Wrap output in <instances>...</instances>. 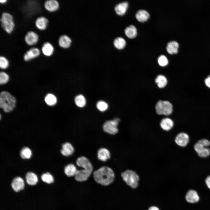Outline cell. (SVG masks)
<instances>
[{"instance_id":"1","label":"cell","mask_w":210,"mask_h":210,"mask_svg":"<svg viewBox=\"0 0 210 210\" xmlns=\"http://www.w3.org/2000/svg\"><path fill=\"white\" fill-rule=\"evenodd\" d=\"M95 181L102 186H107L114 181L115 175L113 170L106 166L102 167L95 171L93 173Z\"/></svg>"},{"instance_id":"2","label":"cell","mask_w":210,"mask_h":210,"mask_svg":"<svg viewBox=\"0 0 210 210\" xmlns=\"http://www.w3.org/2000/svg\"><path fill=\"white\" fill-rule=\"evenodd\" d=\"M16 100L14 97L6 91L0 94V107L6 112H9L15 107Z\"/></svg>"},{"instance_id":"3","label":"cell","mask_w":210,"mask_h":210,"mask_svg":"<svg viewBox=\"0 0 210 210\" xmlns=\"http://www.w3.org/2000/svg\"><path fill=\"white\" fill-rule=\"evenodd\" d=\"M0 13V26L6 33L11 34L15 26L13 15L7 12Z\"/></svg>"},{"instance_id":"4","label":"cell","mask_w":210,"mask_h":210,"mask_svg":"<svg viewBox=\"0 0 210 210\" xmlns=\"http://www.w3.org/2000/svg\"><path fill=\"white\" fill-rule=\"evenodd\" d=\"M121 176L124 181L128 186L134 189L137 187L139 178L135 172L127 170L123 172Z\"/></svg>"},{"instance_id":"5","label":"cell","mask_w":210,"mask_h":210,"mask_svg":"<svg viewBox=\"0 0 210 210\" xmlns=\"http://www.w3.org/2000/svg\"><path fill=\"white\" fill-rule=\"evenodd\" d=\"M155 108L156 113L160 115H170L173 110L172 104L167 101H158L156 103Z\"/></svg>"},{"instance_id":"6","label":"cell","mask_w":210,"mask_h":210,"mask_svg":"<svg viewBox=\"0 0 210 210\" xmlns=\"http://www.w3.org/2000/svg\"><path fill=\"white\" fill-rule=\"evenodd\" d=\"M120 121V120L118 118H115L113 120L106 121L103 125L104 131L111 135L117 134L118 132L117 127Z\"/></svg>"},{"instance_id":"7","label":"cell","mask_w":210,"mask_h":210,"mask_svg":"<svg viewBox=\"0 0 210 210\" xmlns=\"http://www.w3.org/2000/svg\"><path fill=\"white\" fill-rule=\"evenodd\" d=\"M41 53V48L34 46H32L24 53L23 59L25 62H29L38 57Z\"/></svg>"},{"instance_id":"8","label":"cell","mask_w":210,"mask_h":210,"mask_svg":"<svg viewBox=\"0 0 210 210\" xmlns=\"http://www.w3.org/2000/svg\"><path fill=\"white\" fill-rule=\"evenodd\" d=\"M39 39L38 35L33 31H29L27 32L24 37V40L26 43L31 47L36 45Z\"/></svg>"},{"instance_id":"9","label":"cell","mask_w":210,"mask_h":210,"mask_svg":"<svg viewBox=\"0 0 210 210\" xmlns=\"http://www.w3.org/2000/svg\"><path fill=\"white\" fill-rule=\"evenodd\" d=\"M44 7L48 12L53 13L59 9L60 4L57 0H46L44 2Z\"/></svg>"},{"instance_id":"10","label":"cell","mask_w":210,"mask_h":210,"mask_svg":"<svg viewBox=\"0 0 210 210\" xmlns=\"http://www.w3.org/2000/svg\"><path fill=\"white\" fill-rule=\"evenodd\" d=\"M175 141L178 146L183 147L186 146L189 141V135L185 132H181L176 136Z\"/></svg>"},{"instance_id":"11","label":"cell","mask_w":210,"mask_h":210,"mask_svg":"<svg viewBox=\"0 0 210 210\" xmlns=\"http://www.w3.org/2000/svg\"><path fill=\"white\" fill-rule=\"evenodd\" d=\"M76 163L79 167L92 172V165L88 159L85 157L81 156L78 158L76 161Z\"/></svg>"},{"instance_id":"12","label":"cell","mask_w":210,"mask_h":210,"mask_svg":"<svg viewBox=\"0 0 210 210\" xmlns=\"http://www.w3.org/2000/svg\"><path fill=\"white\" fill-rule=\"evenodd\" d=\"M186 201L190 203H196L198 202L200 197L197 192L193 189H190L187 192L185 196Z\"/></svg>"},{"instance_id":"13","label":"cell","mask_w":210,"mask_h":210,"mask_svg":"<svg viewBox=\"0 0 210 210\" xmlns=\"http://www.w3.org/2000/svg\"><path fill=\"white\" fill-rule=\"evenodd\" d=\"M41 50L42 53L45 56L50 57L52 56L54 52L53 45L50 42L46 41L42 44Z\"/></svg>"},{"instance_id":"14","label":"cell","mask_w":210,"mask_h":210,"mask_svg":"<svg viewBox=\"0 0 210 210\" xmlns=\"http://www.w3.org/2000/svg\"><path fill=\"white\" fill-rule=\"evenodd\" d=\"M49 21L48 19L43 16L37 17L35 21V25L36 28L41 31H44L47 28Z\"/></svg>"},{"instance_id":"15","label":"cell","mask_w":210,"mask_h":210,"mask_svg":"<svg viewBox=\"0 0 210 210\" xmlns=\"http://www.w3.org/2000/svg\"><path fill=\"white\" fill-rule=\"evenodd\" d=\"M92 172L85 169L77 170L75 176V179L79 182L87 181L90 176Z\"/></svg>"},{"instance_id":"16","label":"cell","mask_w":210,"mask_h":210,"mask_svg":"<svg viewBox=\"0 0 210 210\" xmlns=\"http://www.w3.org/2000/svg\"><path fill=\"white\" fill-rule=\"evenodd\" d=\"M11 186L13 190L16 192L23 190L24 187L23 180L20 177H15L12 181Z\"/></svg>"},{"instance_id":"17","label":"cell","mask_w":210,"mask_h":210,"mask_svg":"<svg viewBox=\"0 0 210 210\" xmlns=\"http://www.w3.org/2000/svg\"><path fill=\"white\" fill-rule=\"evenodd\" d=\"M58 42L60 47L66 49L70 46L71 41L68 36L65 34H63L59 37Z\"/></svg>"},{"instance_id":"18","label":"cell","mask_w":210,"mask_h":210,"mask_svg":"<svg viewBox=\"0 0 210 210\" xmlns=\"http://www.w3.org/2000/svg\"><path fill=\"white\" fill-rule=\"evenodd\" d=\"M74 151V148L70 143L66 142L62 145L61 153L63 155L69 156L73 154Z\"/></svg>"},{"instance_id":"19","label":"cell","mask_w":210,"mask_h":210,"mask_svg":"<svg viewBox=\"0 0 210 210\" xmlns=\"http://www.w3.org/2000/svg\"><path fill=\"white\" fill-rule=\"evenodd\" d=\"M97 157L100 160L105 162L110 158V153L106 148H101L99 149L97 151Z\"/></svg>"},{"instance_id":"20","label":"cell","mask_w":210,"mask_h":210,"mask_svg":"<svg viewBox=\"0 0 210 210\" xmlns=\"http://www.w3.org/2000/svg\"><path fill=\"white\" fill-rule=\"evenodd\" d=\"M173 121L170 118H166L162 119L160 123V126L164 130L169 131L174 126Z\"/></svg>"},{"instance_id":"21","label":"cell","mask_w":210,"mask_h":210,"mask_svg":"<svg viewBox=\"0 0 210 210\" xmlns=\"http://www.w3.org/2000/svg\"><path fill=\"white\" fill-rule=\"evenodd\" d=\"M178 48L179 44L177 42L172 41L167 43L166 49L167 52L170 54H176L178 52Z\"/></svg>"},{"instance_id":"22","label":"cell","mask_w":210,"mask_h":210,"mask_svg":"<svg viewBox=\"0 0 210 210\" xmlns=\"http://www.w3.org/2000/svg\"><path fill=\"white\" fill-rule=\"evenodd\" d=\"M135 16L136 19L141 22H144L146 21L150 17V15L146 10L141 9L136 12Z\"/></svg>"},{"instance_id":"23","label":"cell","mask_w":210,"mask_h":210,"mask_svg":"<svg viewBox=\"0 0 210 210\" xmlns=\"http://www.w3.org/2000/svg\"><path fill=\"white\" fill-rule=\"evenodd\" d=\"M128 5V3L127 1L123 2L116 5L115 8L116 13L120 15H124L127 10Z\"/></svg>"},{"instance_id":"24","label":"cell","mask_w":210,"mask_h":210,"mask_svg":"<svg viewBox=\"0 0 210 210\" xmlns=\"http://www.w3.org/2000/svg\"><path fill=\"white\" fill-rule=\"evenodd\" d=\"M210 146V141L206 139H202L199 140L194 145V149L197 153L204 147H208Z\"/></svg>"},{"instance_id":"25","label":"cell","mask_w":210,"mask_h":210,"mask_svg":"<svg viewBox=\"0 0 210 210\" xmlns=\"http://www.w3.org/2000/svg\"><path fill=\"white\" fill-rule=\"evenodd\" d=\"M77 171L76 167L73 164H67L64 168V172L68 177L75 176Z\"/></svg>"},{"instance_id":"26","label":"cell","mask_w":210,"mask_h":210,"mask_svg":"<svg viewBox=\"0 0 210 210\" xmlns=\"http://www.w3.org/2000/svg\"><path fill=\"white\" fill-rule=\"evenodd\" d=\"M27 183L30 185H34L37 182L38 179L36 175L32 172H27L25 176Z\"/></svg>"},{"instance_id":"27","label":"cell","mask_w":210,"mask_h":210,"mask_svg":"<svg viewBox=\"0 0 210 210\" xmlns=\"http://www.w3.org/2000/svg\"><path fill=\"white\" fill-rule=\"evenodd\" d=\"M126 35L129 38H133L136 37L137 35V30L133 25H131L127 27L125 30Z\"/></svg>"},{"instance_id":"28","label":"cell","mask_w":210,"mask_h":210,"mask_svg":"<svg viewBox=\"0 0 210 210\" xmlns=\"http://www.w3.org/2000/svg\"><path fill=\"white\" fill-rule=\"evenodd\" d=\"M155 82L159 88H162L166 86L167 84V80L164 76L162 75H159L156 77Z\"/></svg>"},{"instance_id":"29","label":"cell","mask_w":210,"mask_h":210,"mask_svg":"<svg viewBox=\"0 0 210 210\" xmlns=\"http://www.w3.org/2000/svg\"><path fill=\"white\" fill-rule=\"evenodd\" d=\"M113 44L115 47L118 49H122L125 46L126 42L123 38L118 37L114 40Z\"/></svg>"},{"instance_id":"30","label":"cell","mask_w":210,"mask_h":210,"mask_svg":"<svg viewBox=\"0 0 210 210\" xmlns=\"http://www.w3.org/2000/svg\"><path fill=\"white\" fill-rule=\"evenodd\" d=\"M76 105L78 107H83L86 104V100L85 97L82 94H79L76 96L75 99Z\"/></svg>"},{"instance_id":"31","label":"cell","mask_w":210,"mask_h":210,"mask_svg":"<svg viewBox=\"0 0 210 210\" xmlns=\"http://www.w3.org/2000/svg\"><path fill=\"white\" fill-rule=\"evenodd\" d=\"M46 103L49 106H53L55 105L57 102L56 97L51 94H47L45 98Z\"/></svg>"},{"instance_id":"32","label":"cell","mask_w":210,"mask_h":210,"mask_svg":"<svg viewBox=\"0 0 210 210\" xmlns=\"http://www.w3.org/2000/svg\"><path fill=\"white\" fill-rule=\"evenodd\" d=\"M20 154L22 158L29 159L31 158L32 153L29 148L27 147H24L21 150Z\"/></svg>"},{"instance_id":"33","label":"cell","mask_w":210,"mask_h":210,"mask_svg":"<svg viewBox=\"0 0 210 210\" xmlns=\"http://www.w3.org/2000/svg\"><path fill=\"white\" fill-rule=\"evenodd\" d=\"M41 178L43 181L48 184L52 183L54 181L53 176L48 172L43 174L41 176Z\"/></svg>"},{"instance_id":"34","label":"cell","mask_w":210,"mask_h":210,"mask_svg":"<svg viewBox=\"0 0 210 210\" xmlns=\"http://www.w3.org/2000/svg\"><path fill=\"white\" fill-rule=\"evenodd\" d=\"M199 156L202 158L208 157L210 155V148L208 147H204L197 153Z\"/></svg>"},{"instance_id":"35","label":"cell","mask_w":210,"mask_h":210,"mask_svg":"<svg viewBox=\"0 0 210 210\" xmlns=\"http://www.w3.org/2000/svg\"><path fill=\"white\" fill-rule=\"evenodd\" d=\"M9 62L8 59L5 57L0 56V67L2 69H6L9 66Z\"/></svg>"},{"instance_id":"36","label":"cell","mask_w":210,"mask_h":210,"mask_svg":"<svg viewBox=\"0 0 210 210\" xmlns=\"http://www.w3.org/2000/svg\"><path fill=\"white\" fill-rule=\"evenodd\" d=\"M97 109L100 111H104L106 110L108 107V104L103 101H100L98 102L96 104Z\"/></svg>"},{"instance_id":"37","label":"cell","mask_w":210,"mask_h":210,"mask_svg":"<svg viewBox=\"0 0 210 210\" xmlns=\"http://www.w3.org/2000/svg\"><path fill=\"white\" fill-rule=\"evenodd\" d=\"M158 61L159 65L161 66H167L168 63L167 58L163 55H161L159 57Z\"/></svg>"},{"instance_id":"38","label":"cell","mask_w":210,"mask_h":210,"mask_svg":"<svg viewBox=\"0 0 210 210\" xmlns=\"http://www.w3.org/2000/svg\"><path fill=\"white\" fill-rule=\"evenodd\" d=\"M9 79V76L5 73L1 72L0 73V83L3 84L7 83Z\"/></svg>"},{"instance_id":"39","label":"cell","mask_w":210,"mask_h":210,"mask_svg":"<svg viewBox=\"0 0 210 210\" xmlns=\"http://www.w3.org/2000/svg\"><path fill=\"white\" fill-rule=\"evenodd\" d=\"M204 83L206 86L210 88V75L208 76L205 79Z\"/></svg>"},{"instance_id":"40","label":"cell","mask_w":210,"mask_h":210,"mask_svg":"<svg viewBox=\"0 0 210 210\" xmlns=\"http://www.w3.org/2000/svg\"><path fill=\"white\" fill-rule=\"evenodd\" d=\"M205 183L208 188L210 189V175L206 178Z\"/></svg>"},{"instance_id":"41","label":"cell","mask_w":210,"mask_h":210,"mask_svg":"<svg viewBox=\"0 0 210 210\" xmlns=\"http://www.w3.org/2000/svg\"><path fill=\"white\" fill-rule=\"evenodd\" d=\"M148 210H160L159 208L155 206H152L150 207Z\"/></svg>"},{"instance_id":"42","label":"cell","mask_w":210,"mask_h":210,"mask_svg":"<svg viewBox=\"0 0 210 210\" xmlns=\"http://www.w3.org/2000/svg\"><path fill=\"white\" fill-rule=\"evenodd\" d=\"M8 0H0V4H4Z\"/></svg>"}]
</instances>
